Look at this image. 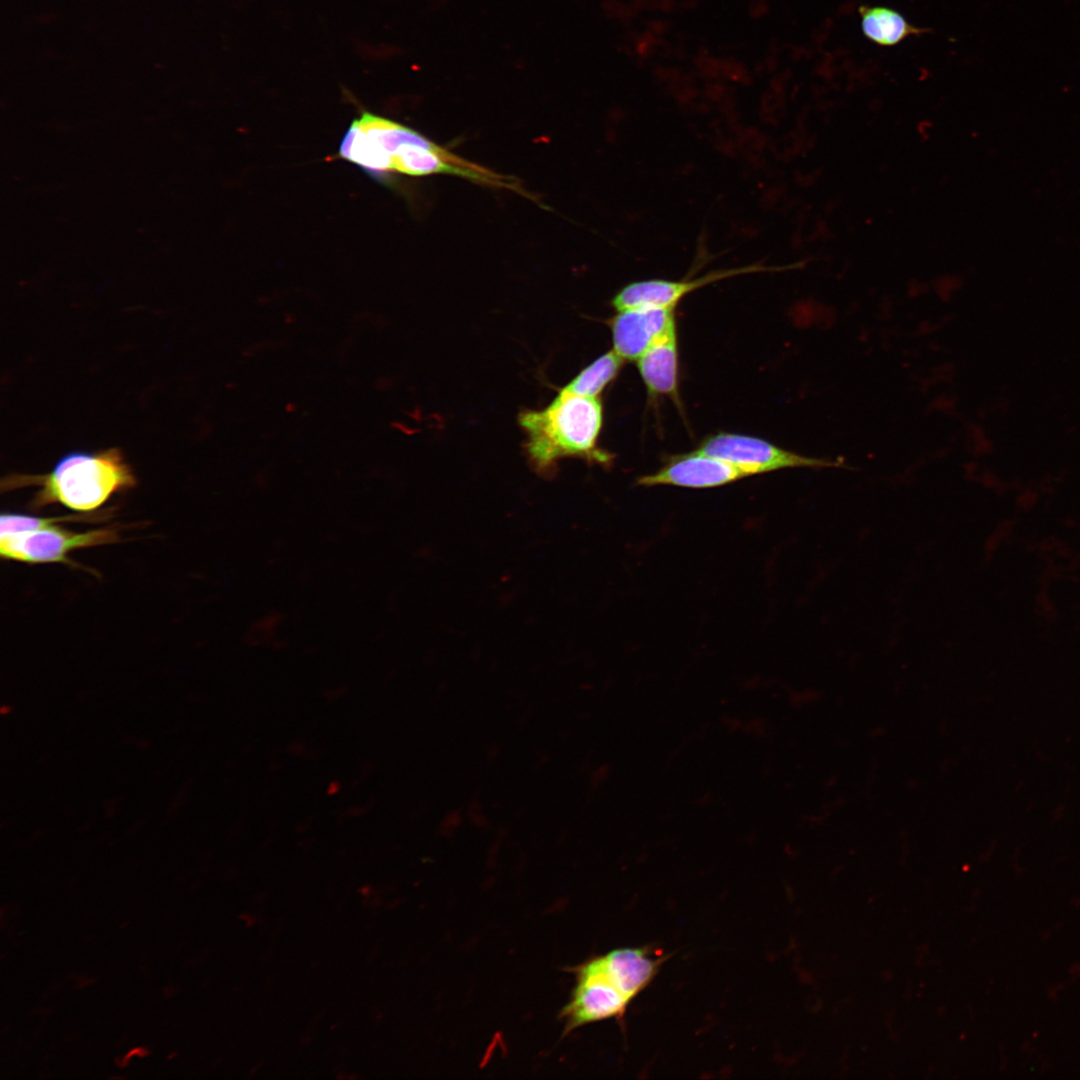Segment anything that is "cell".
I'll return each instance as SVG.
<instances>
[{"label": "cell", "mask_w": 1080, "mask_h": 1080, "mask_svg": "<svg viewBox=\"0 0 1080 1080\" xmlns=\"http://www.w3.org/2000/svg\"><path fill=\"white\" fill-rule=\"evenodd\" d=\"M858 12L863 34L879 46H895L908 37L928 32L926 28L912 25L901 13L889 7L860 5Z\"/></svg>", "instance_id": "30bf717a"}, {"label": "cell", "mask_w": 1080, "mask_h": 1080, "mask_svg": "<svg viewBox=\"0 0 1080 1080\" xmlns=\"http://www.w3.org/2000/svg\"><path fill=\"white\" fill-rule=\"evenodd\" d=\"M640 376L653 396L678 401V346L676 328L652 345L638 360Z\"/></svg>", "instance_id": "9c48e42d"}, {"label": "cell", "mask_w": 1080, "mask_h": 1080, "mask_svg": "<svg viewBox=\"0 0 1080 1080\" xmlns=\"http://www.w3.org/2000/svg\"><path fill=\"white\" fill-rule=\"evenodd\" d=\"M768 269L763 265L753 264L712 271L695 279L637 281L618 291L611 303L617 311L641 307L674 308L685 295L703 286L722 279Z\"/></svg>", "instance_id": "8992f818"}, {"label": "cell", "mask_w": 1080, "mask_h": 1080, "mask_svg": "<svg viewBox=\"0 0 1080 1080\" xmlns=\"http://www.w3.org/2000/svg\"><path fill=\"white\" fill-rule=\"evenodd\" d=\"M695 452L726 461L748 476L787 468H849L841 460L807 457L760 438L723 432L706 438Z\"/></svg>", "instance_id": "277c9868"}, {"label": "cell", "mask_w": 1080, "mask_h": 1080, "mask_svg": "<svg viewBox=\"0 0 1080 1080\" xmlns=\"http://www.w3.org/2000/svg\"><path fill=\"white\" fill-rule=\"evenodd\" d=\"M665 960L664 952L651 946L621 947L570 968L575 984L559 1014L564 1022L563 1034L588 1024L622 1020Z\"/></svg>", "instance_id": "6da1fadb"}, {"label": "cell", "mask_w": 1080, "mask_h": 1080, "mask_svg": "<svg viewBox=\"0 0 1080 1080\" xmlns=\"http://www.w3.org/2000/svg\"><path fill=\"white\" fill-rule=\"evenodd\" d=\"M118 541V529L114 527L75 532L52 525L0 535V554L2 559L28 564L62 563L74 566L75 563L69 558L72 551Z\"/></svg>", "instance_id": "5b68a950"}, {"label": "cell", "mask_w": 1080, "mask_h": 1080, "mask_svg": "<svg viewBox=\"0 0 1080 1080\" xmlns=\"http://www.w3.org/2000/svg\"><path fill=\"white\" fill-rule=\"evenodd\" d=\"M113 509L94 512H80L64 516L38 517L12 512H3L0 518L1 534H15L46 528L63 522H96L111 516Z\"/></svg>", "instance_id": "7c38bea8"}, {"label": "cell", "mask_w": 1080, "mask_h": 1080, "mask_svg": "<svg viewBox=\"0 0 1080 1080\" xmlns=\"http://www.w3.org/2000/svg\"><path fill=\"white\" fill-rule=\"evenodd\" d=\"M748 475L740 468L714 457L693 451L671 457L658 471L641 476L640 486L672 485L686 488L722 486Z\"/></svg>", "instance_id": "ba28073f"}, {"label": "cell", "mask_w": 1080, "mask_h": 1080, "mask_svg": "<svg viewBox=\"0 0 1080 1080\" xmlns=\"http://www.w3.org/2000/svg\"><path fill=\"white\" fill-rule=\"evenodd\" d=\"M613 351L623 360H638L676 328L674 308L641 307L618 311L610 321Z\"/></svg>", "instance_id": "52a82bcc"}, {"label": "cell", "mask_w": 1080, "mask_h": 1080, "mask_svg": "<svg viewBox=\"0 0 1080 1080\" xmlns=\"http://www.w3.org/2000/svg\"><path fill=\"white\" fill-rule=\"evenodd\" d=\"M602 423L603 408L598 398L563 390L545 408L519 414L528 459L540 473L551 472L560 459L567 457L609 464L612 455L597 445Z\"/></svg>", "instance_id": "3957f363"}, {"label": "cell", "mask_w": 1080, "mask_h": 1080, "mask_svg": "<svg viewBox=\"0 0 1080 1080\" xmlns=\"http://www.w3.org/2000/svg\"><path fill=\"white\" fill-rule=\"evenodd\" d=\"M131 466L118 448L94 452L73 451L63 455L46 474H9L2 491L36 487L30 507L61 504L76 512H94L112 495L136 485Z\"/></svg>", "instance_id": "7a4b0ae2"}, {"label": "cell", "mask_w": 1080, "mask_h": 1080, "mask_svg": "<svg viewBox=\"0 0 1080 1080\" xmlns=\"http://www.w3.org/2000/svg\"><path fill=\"white\" fill-rule=\"evenodd\" d=\"M623 361L613 350L606 352L581 370L561 390L574 395L598 398L616 378Z\"/></svg>", "instance_id": "8fae6325"}]
</instances>
